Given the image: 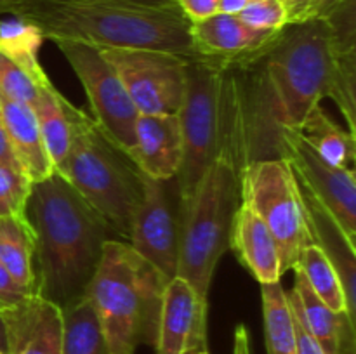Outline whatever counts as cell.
Wrapping results in <instances>:
<instances>
[{
	"label": "cell",
	"instance_id": "cell-37",
	"mask_svg": "<svg viewBox=\"0 0 356 354\" xmlns=\"http://www.w3.org/2000/svg\"><path fill=\"white\" fill-rule=\"evenodd\" d=\"M232 354H252V344H250V333L243 323L236 325L233 333V353Z\"/></svg>",
	"mask_w": 356,
	"mask_h": 354
},
{
	"label": "cell",
	"instance_id": "cell-39",
	"mask_svg": "<svg viewBox=\"0 0 356 354\" xmlns=\"http://www.w3.org/2000/svg\"><path fill=\"white\" fill-rule=\"evenodd\" d=\"M256 0H221V9L219 12H228V14H238L240 10L245 9Z\"/></svg>",
	"mask_w": 356,
	"mask_h": 354
},
{
	"label": "cell",
	"instance_id": "cell-35",
	"mask_svg": "<svg viewBox=\"0 0 356 354\" xmlns=\"http://www.w3.org/2000/svg\"><path fill=\"white\" fill-rule=\"evenodd\" d=\"M278 2L284 6L285 12H287L289 24L302 23V21L308 19L312 0H278Z\"/></svg>",
	"mask_w": 356,
	"mask_h": 354
},
{
	"label": "cell",
	"instance_id": "cell-32",
	"mask_svg": "<svg viewBox=\"0 0 356 354\" xmlns=\"http://www.w3.org/2000/svg\"><path fill=\"white\" fill-rule=\"evenodd\" d=\"M30 295L33 294L24 290V288L10 276L9 271L2 266V262H0V311L13 307V305H17L19 302H23L24 298L30 297Z\"/></svg>",
	"mask_w": 356,
	"mask_h": 354
},
{
	"label": "cell",
	"instance_id": "cell-43",
	"mask_svg": "<svg viewBox=\"0 0 356 354\" xmlns=\"http://www.w3.org/2000/svg\"><path fill=\"white\" fill-rule=\"evenodd\" d=\"M0 354H6V353H2V351H0Z\"/></svg>",
	"mask_w": 356,
	"mask_h": 354
},
{
	"label": "cell",
	"instance_id": "cell-22",
	"mask_svg": "<svg viewBox=\"0 0 356 354\" xmlns=\"http://www.w3.org/2000/svg\"><path fill=\"white\" fill-rule=\"evenodd\" d=\"M31 108L37 117L45 151L51 158L54 172H59L70 149V124L65 113V97L58 92L52 82H47L40 87L37 101Z\"/></svg>",
	"mask_w": 356,
	"mask_h": 354
},
{
	"label": "cell",
	"instance_id": "cell-2",
	"mask_svg": "<svg viewBox=\"0 0 356 354\" xmlns=\"http://www.w3.org/2000/svg\"><path fill=\"white\" fill-rule=\"evenodd\" d=\"M24 219L33 239L35 292L59 307L83 297L108 239V222L58 172L31 184Z\"/></svg>",
	"mask_w": 356,
	"mask_h": 354
},
{
	"label": "cell",
	"instance_id": "cell-3",
	"mask_svg": "<svg viewBox=\"0 0 356 354\" xmlns=\"http://www.w3.org/2000/svg\"><path fill=\"white\" fill-rule=\"evenodd\" d=\"M0 16L28 21L52 42L195 54L190 21L177 6L152 7L129 0H0Z\"/></svg>",
	"mask_w": 356,
	"mask_h": 354
},
{
	"label": "cell",
	"instance_id": "cell-19",
	"mask_svg": "<svg viewBox=\"0 0 356 354\" xmlns=\"http://www.w3.org/2000/svg\"><path fill=\"white\" fill-rule=\"evenodd\" d=\"M294 290L289 294V298L323 353L355 354V321L346 312L336 314L330 311L309 287L305 274L299 269H294Z\"/></svg>",
	"mask_w": 356,
	"mask_h": 354
},
{
	"label": "cell",
	"instance_id": "cell-33",
	"mask_svg": "<svg viewBox=\"0 0 356 354\" xmlns=\"http://www.w3.org/2000/svg\"><path fill=\"white\" fill-rule=\"evenodd\" d=\"M176 6L190 23H195L218 14L221 0H176Z\"/></svg>",
	"mask_w": 356,
	"mask_h": 354
},
{
	"label": "cell",
	"instance_id": "cell-40",
	"mask_svg": "<svg viewBox=\"0 0 356 354\" xmlns=\"http://www.w3.org/2000/svg\"><path fill=\"white\" fill-rule=\"evenodd\" d=\"M129 2H136V3H141V6H152V7L176 6V0H129Z\"/></svg>",
	"mask_w": 356,
	"mask_h": 354
},
{
	"label": "cell",
	"instance_id": "cell-4",
	"mask_svg": "<svg viewBox=\"0 0 356 354\" xmlns=\"http://www.w3.org/2000/svg\"><path fill=\"white\" fill-rule=\"evenodd\" d=\"M167 281L124 239H108L86 297L99 321L110 354H136L155 346Z\"/></svg>",
	"mask_w": 356,
	"mask_h": 354
},
{
	"label": "cell",
	"instance_id": "cell-30",
	"mask_svg": "<svg viewBox=\"0 0 356 354\" xmlns=\"http://www.w3.org/2000/svg\"><path fill=\"white\" fill-rule=\"evenodd\" d=\"M42 85L44 83H38L30 73L24 71L9 56L0 51V94L2 96L33 106Z\"/></svg>",
	"mask_w": 356,
	"mask_h": 354
},
{
	"label": "cell",
	"instance_id": "cell-14",
	"mask_svg": "<svg viewBox=\"0 0 356 354\" xmlns=\"http://www.w3.org/2000/svg\"><path fill=\"white\" fill-rule=\"evenodd\" d=\"M2 314L7 354H61L63 312L54 302L33 294Z\"/></svg>",
	"mask_w": 356,
	"mask_h": 354
},
{
	"label": "cell",
	"instance_id": "cell-10",
	"mask_svg": "<svg viewBox=\"0 0 356 354\" xmlns=\"http://www.w3.org/2000/svg\"><path fill=\"white\" fill-rule=\"evenodd\" d=\"M139 115H177L186 85L188 56L156 49H101Z\"/></svg>",
	"mask_w": 356,
	"mask_h": 354
},
{
	"label": "cell",
	"instance_id": "cell-13",
	"mask_svg": "<svg viewBox=\"0 0 356 354\" xmlns=\"http://www.w3.org/2000/svg\"><path fill=\"white\" fill-rule=\"evenodd\" d=\"M207 298L181 276L167 281L162 292L156 354H195L207 351Z\"/></svg>",
	"mask_w": 356,
	"mask_h": 354
},
{
	"label": "cell",
	"instance_id": "cell-24",
	"mask_svg": "<svg viewBox=\"0 0 356 354\" xmlns=\"http://www.w3.org/2000/svg\"><path fill=\"white\" fill-rule=\"evenodd\" d=\"M261 298L266 354H298L292 307L280 281L261 285Z\"/></svg>",
	"mask_w": 356,
	"mask_h": 354
},
{
	"label": "cell",
	"instance_id": "cell-25",
	"mask_svg": "<svg viewBox=\"0 0 356 354\" xmlns=\"http://www.w3.org/2000/svg\"><path fill=\"white\" fill-rule=\"evenodd\" d=\"M61 354H110L99 321L87 297L61 307Z\"/></svg>",
	"mask_w": 356,
	"mask_h": 354
},
{
	"label": "cell",
	"instance_id": "cell-27",
	"mask_svg": "<svg viewBox=\"0 0 356 354\" xmlns=\"http://www.w3.org/2000/svg\"><path fill=\"white\" fill-rule=\"evenodd\" d=\"M294 269H299L305 274L309 287L313 288V292L318 295L320 301H322L330 311H334L336 314H343V312L348 314L346 297H344V290L343 285H341L339 276H337L336 269H334V266L330 264V260L327 259L325 253H323L315 243H308V245L301 250L298 264H296ZM351 321H353V319H351Z\"/></svg>",
	"mask_w": 356,
	"mask_h": 354
},
{
	"label": "cell",
	"instance_id": "cell-7",
	"mask_svg": "<svg viewBox=\"0 0 356 354\" xmlns=\"http://www.w3.org/2000/svg\"><path fill=\"white\" fill-rule=\"evenodd\" d=\"M222 58L188 56L179 118L183 160L176 176L181 207L222 148Z\"/></svg>",
	"mask_w": 356,
	"mask_h": 354
},
{
	"label": "cell",
	"instance_id": "cell-18",
	"mask_svg": "<svg viewBox=\"0 0 356 354\" xmlns=\"http://www.w3.org/2000/svg\"><path fill=\"white\" fill-rule=\"evenodd\" d=\"M229 248L261 285L280 281L284 273L277 239L266 222L243 203L235 214Z\"/></svg>",
	"mask_w": 356,
	"mask_h": 354
},
{
	"label": "cell",
	"instance_id": "cell-1",
	"mask_svg": "<svg viewBox=\"0 0 356 354\" xmlns=\"http://www.w3.org/2000/svg\"><path fill=\"white\" fill-rule=\"evenodd\" d=\"M334 37L325 19L287 24L261 51L235 58L254 160L280 158L284 128H299L327 97L334 69Z\"/></svg>",
	"mask_w": 356,
	"mask_h": 354
},
{
	"label": "cell",
	"instance_id": "cell-34",
	"mask_svg": "<svg viewBox=\"0 0 356 354\" xmlns=\"http://www.w3.org/2000/svg\"><path fill=\"white\" fill-rule=\"evenodd\" d=\"M291 302V298H289ZM292 307V318H294V328H296V340H298V354H325L320 344L316 342L315 337L308 332L305 321H302L301 314L296 309V305L291 302Z\"/></svg>",
	"mask_w": 356,
	"mask_h": 354
},
{
	"label": "cell",
	"instance_id": "cell-17",
	"mask_svg": "<svg viewBox=\"0 0 356 354\" xmlns=\"http://www.w3.org/2000/svg\"><path fill=\"white\" fill-rule=\"evenodd\" d=\"M282 31V30H280ZM278 31H261L247 26L236 14L218 12L190 23V37L197 54L216 58H240L266 47Z\"/></svg>",
	"mask_w": 356,
	"mask_h": 354
},
{
	"label": "cell",
	"instance_id": "cell-16",
	"mask_svg": "<svg viewBox=\"0 0 356 354\" xmlns=\"http://www.w3.org/2000/svg\"><path fill=\"white\" fill-rule=\"evenodd\" d=\"M299 184V183H298ZM306 210V222L312 242L322 250L336 269L343 285L344 297H346L348 316L356 319V250L355 243L346 238L341 226L330 212L308 193L302 186H299Z\"/></svg>",
	"mask_w": 356,
	"mask_h": 354
},
{
	"label": "cell",
	"instance_id": "cell-6",
	"mask_svg": "<svg viewBox=\"0 0 356 354\" xmlns=\"http://www.w3.org/2000/svg\"><path fill=\"white\" fill-rule=\"evenodd\" d=\"M240 207L238 169L216 156L181 207L177 274L209 301L214 271L229 248L233 221Z\"/></svg>",
	"mask_w": 356,
	"mask_h": 354
},
{
	"label": "cell",
	"instance_id": "cell-28",
	"mask_svg": "<svg viewBox=\"0 0 356 354\" xmlns=\"http://www.w3.org/2000/svg\"><path fill=\"white\" fill-rule=\"evenodd\" d=\"M334 37V35H332ZM336 56H334V69L330 78L329 94L334 103L339 106L344 120L348 124V132L355 135V83H356V49L355 45H341L334 40Z\"/></svg>",
	"mask_w": 356,
	"mask_h": 354
},
{
	"label": "cell",
	"instance_id": "cell-8",
	"mask_svg": "<svg viewBox=\"0 0 356 354\" xmlns=\"http://www.w3.org/2000/svg\"><path fill=\"white\" fill-rule=\"evenodd\" d=\"M240 203L256 212L277 239L282 273L294 269L312 236L301 189L284 158L254 160L238 172Z\"/></svg>",
	"mask_w": 356,
	"mask_h": 354
},
{
	"label": "cell",
	"instance_id": "cell-12",
	"mask_svg": "<svg viewBox=\"0 0 356 354\" xmlns=\"http://www.w3.org/2000/svg\"><path fill=\"white\" fill-rule=\"evenodd\" d=\"M280 158L291 165L299 186L330 212L346 238L356 245L355 170L327 163L294 128L282 130Z\"/></svg>",
	"mask_w": 356,
	"mask_h": 354
},
{
	"label": "cell",
	"instance_id": "cell-15",
	"mask_svg": "<svg viewBox=\"0 0 356 354\" xmlns=\"http://www.w3.org/2000/svg\"><path fill=\"white\" fill-rule=\"evenodd\" d=\"M129 158L149 179H174L183 160V135L177 115H139Z\"/></svg>",
	"mask_w": 356,
	"mask_h": 354
},
{
	"label": "cell",
	"instance_id": "cell-23",
	"mask_svg": "<svg viewBox=\"0 0 356 354\" xmlns=\"http://www.w3.org/2000/svg\"><path fill=\"white\" fill-rule=\"evenodd\" d=\"M0 262L24 290L37 294L33 239L24 217H0Z\"/></svg>",
	"mask_w": 356,
	"mask_h": 354
},
{
	"label": "cell",
	"instance_id": "cell-42",
	"mask_svg": "<svg viewBox=\"0 0 356 354\" xmlns=\"http://www.w3.org/2000/svg\"><path fill=\"white\" fill-rule=\"evenodd\" d=\"M195 354H209L207 351H200V353H195Z\"/></svg>",
	"mask_w": 356,
	"mask_h": 354
},
{
	"label": "cell",
	"instance_id": "cell-29",
	"mask_svg": "<svg viewBox=\"0 0 356 354\" xmlns=\"http://www.w3.org/2000/svg\"><path fill=\"white\" fill-rule=\"evenodd\" d=\"M31 184L19 167L0 163V217H24Z\"/></svg>",
	"mask_w": 356,
	"mask_h": 354
},
{
	"label": "cell",
	"instance_id": "cell-9",
	"mask_svg": "<svg viewBox=\"0 0 356 354\" xmlns=\"http://www.w3.org/2000/svg\"><path fill=\"white\" fill-rule=\"evenodd\" d=\"M54 44L82 83L94 121L129 156L134 146V128L139 113L120 76L96 45L76 40H56Z\"/></svg>",
	"mask_w": 356,
	"mask_h": 354
},
{
	"label": "cell",
	"instance_id": "cell-36",
	"mask_svg": "<svg viewBox=\"0 0 356 354\" xmlns=\"http://www.w3.org/2000/svg\"><path fill=\"white\" fill-rule=\"evenodd\" d=\"M344 0H312L308 19H327Z\"/></svg>",
	"mask_w": 356,
	"mask_h": 354
},
{
	"label": "cell",
	"instance_id": "cell-11",
	"mask_svg": "<svg viewBox=\"0 0 356 354\" xmlns=\"http://www.w3.org/2000/svg\"><path fill=\"white\" fill-rule=\"evenodd\" d=\"M181 198L176 177L156 180L143 176V196L132 217L129 245L165 281L177 274Z\"/></svg>",
	"mask_w": 356,
	"mask_h": 354
},
{
	"label": "cell",
	"instance_id": "cell-20",
	"mask_svg": "<svg viewBox=\"0 0 356 354\" xmlns=\"http://www.w3.org/2000/svg\"><path fill=\"white\" fill-rule=\"evenodd\" d=\"M0 111L10 148L28 179L37 183L54 174V167L42 142L33 108L0 94Z\"/></svg>",
	"mask_w": 356,
	"mask_h": 354
},
{
	"label": "cell",
	"instance_id": "cell-26",
	"mask_svg": "<svg viewBox=\"0 0 356 354\" xmlns=\"http://www.w3.org/2000/svg\"><path fill=\"white\" fill-rule=\"evenodd\" d=\"M44 40L40 30L28 21L16 16L0 17V51L30 73L38 83L49 82L38 61V51Z\"/></svg>",
	"mask_w": 356,
	"mask_h": 354
},
{
	"label": "cell",
	"instance_id": "cell-31",
	"mask_svg": "<svg viewBox=\"0 0 356 354\" xmlns=\"http://www.w3.org/2000/svg\"><path fill=\"white\" fill-rule=\"evenodd\" d=\"M236 16L254 30L280 31L289 24L287 12L278 0H256Z\"/></svg>",
	"mask_w": 356,
	"mask_h": 354
},
{
	"label": "cell",
	"instance_id": "cell-38",
	"mask_svg": "<svg viewBox=\"0 0 356 354\" xmlns=\"http://www.w3.org/2000/svg\"><path fill=\"white\" fill-rule=\"evenodd\" d=\"M0 163H9V165L19 167V163H17L16 156H14V153H13V148H10V142H9V137H7L6 127H3L2 111H0Z\"/></svg>",
	"mask_w": 356,
	"mask_h": 354
},
{
	"label": "cell",
	"instance_id": "cell-21",
	"mask_svg": "<svg viewBox=\"0 0 356 354\" xmlns=\"http://www.w3.org/2000/svg\"><path fill=\"white\" fill-rule=\"evenodd\" d=\"M302 139L325 160L327 163L341 169H353L355 163V135L337 125L329 115L316 104L299 128Z\"/></svg>",
	"mask_w": 356,
	"mask_h": 354
},
{
	"label": "cell",
	"instance_id": "cell-41",
	"mask_svg": "<svg viewBox=\"0 0 356 354\" xmlns=\"http://www.w3.org/2000/svg\"><path fill=\"white\" fill-rule=\"evenodd\" d=\"M0 351L7 354V330H6V321H3L2 311H0Z\"/></svg>",
	"mask_w": 356,
	"mask_h": 354
},
{
	"label": "cell",
	"instance_id": "cell-5",
	"mask_svg": "<svg viewBox=\"0 0 356 354\" xmlns=\"http://www.w3.org/2000/svg\"><path fill=\"white\" fill-rule=\"evenodd\" d=\"M70 149L59 176L129 242L132 217L143 196V174L127 153L110 141L90 115L65 99Z\"/></svg>",
	"mask_w": 356,
	"mask_h": 354
}]
</instances>
